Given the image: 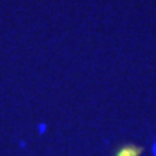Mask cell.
<instances>
[{"label": "cell", "instance_id": "1", "mask_svg": "<svg viewBox=\"0 0 156 156\" xmlns=\"http://www.w3.org/2000/svg\"><path fill=\"white\" fill-rule=\"evenodd\" d=\"M145 153V147L134 143H123L119 145L113 152V156H142Z\"/></svg>", "mask_w": 156, "mask_h": 156}, {"label": "cell", "instance_id": "2", "mask_svg": "<svg viewBox=\"0 0 156 156\" xmlns=\"http://www.w3.org/2000/svg\"><path fill=\"white\" fill-rule=\"evenodd\" d=\"M153 155L156 156V142H155V143H153Z\"/></svg>", "mask_w": 156, "mask_h": 156}]
</instances>
